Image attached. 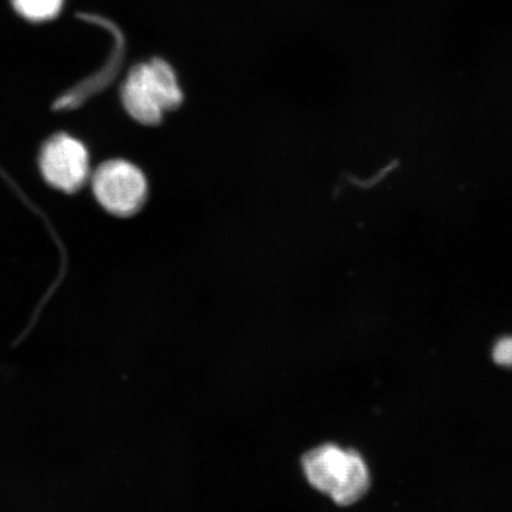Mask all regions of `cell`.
Returning a JSON list of instances; mask_svg holds the SVG:
<instances>
[{"label":"cell","instance_id":"cell-2","mask_svg":"<svg viewBox=\"0 0 512 512\" xmlns=\"http://www.w3.org/2000/svg\"><path fill=\"white\" fill-rule=\"evenodd\" d=\"M303 467L313 488L330 496L339 505L354 504L369 489L366 463L355 451L323 445L306 453Z\"/></svg>","mask_w":512,"mask_h":512},{"label":"cell","instance_id":"cell-1","mask_svg":"<svg viewBox=\"0 0 512 512\" xmlns=\"http://www.w3.org/2000/svg\"><path fill=\"white\" fill-rule=\"evenodd\" d=\"M121 99L134 120L153 126L166 112L181 106L183 92L174 68L162 59H153L130 70L121 88Z\"/></svg>","mask_w":512,"mask_h":512},{"label":"cell","instance_id":"cell-5","mask_svg":"<svg viewBox=\"0 0 512 512\" xmlns=\"http://www.w3.org/2000/svg\"><path fill=\"white\" fill-rule=\"evenodd\" d=\"M19 16L29 22L51 21L60 15L63 0H11Z\"/></svg>","mask_w":512,"mask_h":512},{"label":"cell","instance_id":"cell-4","mask_svg":"<svg viewBox=\"0 0 512 512\" xmlns=\"http://www.w3.org/2000/svg\"><path fill=\"white\" fill-rule=\"evenodd\" d=\"M40 166L51 187L76 192L89 176L88 151L78 139L64 133L56 134L42 147Z\"/></svg>","mask_w":512,"mask_h":512},{"label":"cell","instance_id":"cell-3","mask_svg":"<svg viewBox=\"0 0 512 512\" xmlns=\"http://www.w3.org/2000/svg\"><path fill=\"white\" fill-rule=\"evenodd\" d=\"M92 185L101 206L119 217L138 213L147 198L143 171L126 160H110L100 165L94 172Z\"/></svg>","mask_w":512,"mask_h":512},{"label":"cell","instance_id":"cell-6","mask_svg":"<svg viewBox=\"0 0 512 512\" xmlns=\"http://www.w3.org/2000/svg\"><path fill=\"white\" fill-rule=\"evenodd\" d=\"M494 360L504 367H512V337H505L496 344Z\"/></svg>","mask_w":512,"mask_h":512}]
</instances>
